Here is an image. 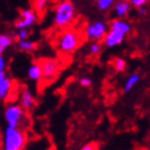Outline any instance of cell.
Here are the masks:
<instances>
[{"label": "cell", "mask_w": 150, "mask_h": 150, "mask_svg": "<svg viewBox=\"0 0 150 150\" xmlns=\"http://www.w3.org/2000/svg\"><path fill=\"white\" fill-rule=\"evenodd\" d=\"M82 44V34L78 29L67 27L55 39L57 50L62 54H72Z\"/></svg>", "instance_id": "cell-1"}, {"label": "cell", "mask_w": 150, "mask_h": 150, "mask_svg": "<svg viewBox=\"0 0 150 150\" xmlns=\"http://www.w3.org/2000/svg\"><path fill=\"white\" fill-rule=\"evenodd\" d=\"M76 16V9L71 0H61L54 9L52 22L59 28H67L74 23Z\"/></svg>", "instance_id": "cell-2"}, {"label": "cell", "mask_w": 150, "mask_h": 150, "mask_svg": "<svg viewBox=\"0 0 150 150\" xmlns=\"http://www.w3.org/2000/svg\"><path fill=\"white\" fill-rule=\"evenodd\" d=\"M27 144L25 131L18 127H6L3 134L4 150H22Z\"/></svg>", "instance_id": "cell-3"}, {"label": "cell", "mask_w": 150, "mask_h": 150, "mask_svg": "<svg viewBox=\"0 0 150 150\" xmlns=\"http://www.w3.org/2000/svg\"><path fill=\"white\" fill-rule=\"evenodd\" d=\"M4 120L7 127H18L22 128L26 126L28 118L26 110L20 104H9L4 110Z\"/></svg>", "instance_id": "cell-4"}, {"label": "cell", "mask_w": 150, "mask_h": 150, "mask_svg": "<svg viewBox=\"0 0 150 150\" xmlns=\"http://www.w3.org/2000/svg\"><path fill=\"white\" fill-rule=\"evenodd\" d=\"M108 31H109V27L104 21H94L92 23L87 25L84 29V34L87 39L98 42V40H103Z\"/></svg>", "instance_id": "cell-5"}, {"label": "cell", "mask_w": 150, "mask_h": 150, "mask_svg": "<svg viewBox=\"0 0 150 150\" xmlns=\"http://www.w3.org/2000/svg\"><path fill=\"white\" fill-rule=\"evenodd\" d=\"M37 22H38V12L34 9H22L20 12V17L17 18L16 23H15V28H31L33 27Z\"/></svg>", "instance_id": "cell-6"}, {"label": "cell", "mask_w": 150, "mask_h": 150, "mask_svg": "<svg viewBox=\"0 0 150 150\" xmlns=\"http://www.w3.org/2000/svg\"><path fill=\"white\" fill-rule=\"evenodd\" d=\"M42 72H43V78H45L47 81H54L59 73L60 65L59 61L54 57H45L42 59V61H39Z\"/></svg>", "instance_id": "cell-7"}, {"label": "cell", "mask_w": 150, "mask_h": 150, "mask_svg": "<svg viewBox=\"0 0 150 150\" xmlns=\"http://www.w3.org/2000/svg\"><path fill=\"white\" fill-rule=\"evenodd\" d=\"M13 91V81L7 76L6 71H0V100L5 101L10 98Z\"/></svg>", "instance_id": "cell-8"}, {"label": "cell", "mask_w": 150, "mask_h": 150, "mask_svg": "<svg viewBox=\"0 0 150 150\" xmlns=\"http://www.w3.org/2000/svg\"><path fill=\"white\" fill-rule=\"evenodd\" d=\"M126 38V33L121 32V31H117V29L114 28H110L108 33L105 34V37L103 38L105 47L108 48H115L117 45H120Z\"/></svg>", "instance_id": "cell-9"}, {"label": "cell", "mask_w": 150, "mask_h": 150, "mask_svg": "<svg viewBox=\"0 0 150 150\" xmlns=\"http://www.w3.org/2000/svg\"><path fill=\"white\" fill-rule=\"evenodd\" d=\"M20 105L26 111L32 110L35 106V98L33 93L29 91L28 88H23L20 95Z\"/></svg>", "instance_id": "cell-10"}, {"label": "cell", "mask_w": 150, "mask_h": 150, "mask_svg": "<svg viewBox=\"0 0 150 150\" xmlns=\"http://www.w3.org/2000/svg\"><path fill=\"white\" fill-rule=\"evenodd\" d=\"M131 3L129 0H117L114 4V13L117 18H125L131 11Z\"/></svg>", "instance_id": "cell-11"}, {"label": "cell", "mask_w": 150, "mask_h": 150, "mask_svg": "<svg viewBox=\"0 0 150 150\" xmlns=\"http://www.w3.org/2000/svg\"><path fill=\"white\" fill-rule=\"evenodd\" d=\"M27 77L32 82H40L43 79V72L39 62H32L27 69Z\"/></svg>", "instance_id": "cell-12"}, {"label": "cell", "mask_w": 150, "mask_h": 150, "mask_svg": "<svg viewBox=\"0 0 150 150\" xmlns=\"http://www.w3.org/2000/svg\"><path fill=\"white\" fill-rule=\"evenodd\" d=\"M110 28H114V29H117V31H121L126 34H128L131 32V25L128 23L127 21H125L123 18H117V20H114L110 23Z\"/></svg>", "instance_id": "cell-13"}, {"label": "cell", "mask_w": 150, "mask_h": 150, "mask_svg": "<svg viewBox=\"0 0 150 150\" xmlns=\"http://www.w3.org/2000/svg\"><path fill=\"white\" fill-rule=\"evenodd\" d=\"M12 44H13V37L12 35L0 33V54H4Z\"/></svg>", "instance_id": "cell-14"}, {"label": "cell", "mask_w": 150, "mask_h": 150, "mask_svg": "<svg viewBox=\"0 0 150 150\" xmlns=\"http://www.w3.org/2000/svg\"><path fill=\"white\" fill-rule=\"evenodd\" d=\"M17 47L21 51L23 52H32L37 49L38 44H37L34 40H28V39H23V40H18Z\"/></svg>", "instance_id": "cell-15"}, {"label": "cell", "mask_w": 150, "mask_h": 150, "mask_svg": "<svg viewBox=\"0 0 150 150\" xmlns=\"http://www.w3.org/2000/svg\"><path fill=\"white\" fill-rule=\"evenodd\" d=\"M139 79H140V76H139L138 73H133V74H131V76L127 78L126 82H125V86H123V91H125V93L131 92L132 89L138 84Z\"/></svg>", "instance_id": "cell-16"}, {"label": "cell", "mask_w": 150, "mask_h": 150, "mask_svg": "<svg viewBox=\"0 0 150 150\" xmlns=\"http://www.w3.org/2000/svg\"><path fill=\"white\" fill-rule=\"evenodd\" d=\"M115 1H116V0H95L96 7H98V9L100 11H103V12H106L110 9H112V7H114Z\"/></svg>", "instance_id": "cell-17"}, {"label": "cell", "mask_w": 150, "mask_h": 150, "mask_svg": "<svg viewBox=\"0 0 150 150\" xmlns=\"http://www.w3.org/2000/svg\"><path fill=\"white\" fill-rule=\"evenodd\" d=\"M112 65H114V69L116 72H123L127 67V64L122 57H116L114 60V62H112Z\"/></svg>", "instance_id": "cell-18"}, {"label": "cell", "mask_w": 150, "mask_h": 150, "mask_svg": "<svg viewBox=\"0 0 150 150\" xmlns=\"http://www.w3.org/2000/svg\"><path fill=\"white\" fill-rule=\"evenodd\" d=\"M51 1V0H34L33 1V9L37 12H42L47 7V5Z\"/></svg>", "instance_id": "cell-19"}, {"label": "cell", "mask_w": 150, "mask_h": 150, "mask_svg": "<svg viewBox=\"0 0 150 150\" xmlns=\"http://www.w3.org/2000/svg\"><path fill=\"white\" fill-rule=\"evenodd\" d=\"M16 35L17 40H23V39H28L29 38V31L28 28H20V29H16Z\"/></svg>", "instance_id": "cell-20"}, {"label": "cell", "mask_w": 150, "mask_h": 150, "mask_svg": "<svg viewBox=\"0 0 150 150\" xmlns=\"http://www.w3.org/2000/svg\"><path fill=\"white\" fill-rule=\"evenodd\" d=\"M100 50H101V45L98 42H93L91 44V47H89V52H91L92 55H98L100 52Z\"/></svg>", "instance_id": "cell-21"}, {"label": "cell", "mask_w": 150, "mask_h": 150, "mask_svg": "<svg viewBox=\"0 0 150 150\" xmlns=\"http://www.w3.org/2000/svg\"><path fill=\"white\" fill-rule=\"evenodd\" d=\"M92 83H93V81H92V78H89V77H82V78H79V84H81V87H83V88L91 87Z\"/></svg>", "instance_id": "cell-22"}, {"label": "cell", "mask_w": 150, "mask_h": 150, "mask_svg": "<svg viewBox=\"0 0 150 150\" xmlns=\"http://www.w3.org/2000/svg\"><path fill=\"white\" fill-rule=\"evenodd\" d=\"M149 1H150V0H129L131 5L134 6V7H137V9H138V7H140V6H144Z\"/></svg>", "instance_id": "cell-23"}, {"label": "cell", "mask_w": 150, "mask_h": 150, "mask_svg": "<svg viewBox=\"0 0 150 150\" xmlns=\"http://www.w3.org/2000/svg\"><path fill=\"white\" fill-rule=\"evenodd\" d=\"M6 59L4 57L3 54H0V71H6Z\"/></svg>", "instance_id": "cell-24"}, {"label": "cell", "mask_w": 150, "mask_h": 150, "mask_svg": "<svg viewBox=\"0 0 150 150\" xmlns=\"http://www.w3.org/2000/svg\"><path fill=\"white\" fill-rule=\"evenodd\" d=\"M82 150H95V149H98V145L94 144V143H89V144H86L81 148Z\"/></svg>", "instance_id": "cell-25"}, {"label": "cell", "mask_w": 150, "mask_h": 150, "mask_svg": "<svg viewBox=\"0 0 150 150\" xmlns=\"http://www.w3.org/2000/svg\"><path fill=\"white\" fill-rule=\"evenodd\" d=\"M138 13H139V15H142V16H144V15H146V10L144 9V6L138 7Z\"/></svg>", "instance_id": "cell-26"}]
</instances>
